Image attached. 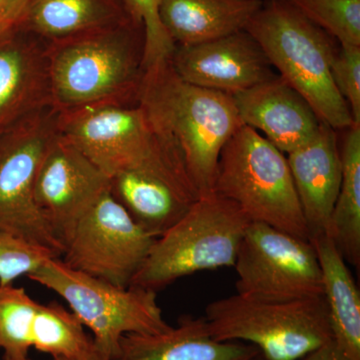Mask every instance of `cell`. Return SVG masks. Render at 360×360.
<instances>
[{
  "label": "cell",
  "instance_id": "1",
  "mask_svg": "<svg viewBox=\"0 0 360 360\" xmlns=\"http://www.w3.org/2000/svg\"><path fill=\"white\" fill-rule=\"evenodd\" d=\"M139 103L198 198L213 193L220 153L243 125L231 94L189 84L167 59L144 70Z\"/></svg>",
  "mask_w": 360,
  "mask_h": 360
},
{
  "label": "cell",
  "instance_id": "2",
  "mask_svg": "<svg viewBox=\"0 0 360 360\" xmlns=\"http://www.w3.org/2000/svg\"><path fill=\"white\" fill-rule=\"evenodd\" d=\"M143 53V26L131 18L47 42L52 106L63 112L137 103Z\"/></svg>",
  "mask_w": 360,
  "mask_h": 360
},
{
  "label": "cell",
  "instance_id": "3",
  "mask_svg": "<svg viewBox=\"0 0 360 360\" xmlns=\"http://www.w3.org/2000/svg\"><path fill=\"white\" fill-rule=\"evenodd\" d=\"M245 30L264 49L277 75L307 99L322 122L335 130L357 125L331 77L338 40L288 0H264Z\"/></svg>",
  "mask_w": 360,
  "mask_h": 360
},
{
  "label": "cell",
  "instance_id": "4",
  "mask_svg": "<svg viewBox=\"0 0 360 360\" xmlns=\"http://www.w3.org/2000/svg\"><path fill=\"white\" fill-rule=\"evenodd\" d=\"M213 193L236 203L251 222L310 241L288 158L257 130L241 125L225 143Z\"/></svg>",
  "mask_w": 360,
  "mask_h": 360
},
{
  "label": "cell",
  "instance_id": "5",
  "mask_svg": "<svg viewBox=\"0 0 360 360\" xmlns=\"http://www.w3.org/2000/svg\"><path fill=\"white\" fill-rule=\"evenodd\" d=\"M250 222L224 196H200L176 224L155 239L130 286L158 293L182 277L233 267Z\"/></svg>",
  "mask_w": 360,
  "mask_h": 360
},
{
  "label": "cell",
  "instance_id": "6",
  "mask_svg": "<svg viewBox=\"0 0 360 360\" xmlns=\"http://www.w3.org/2000/svg\"><path fill=\"white\" fill-rule=\"evenodd\" d=\"M213 338L253 345L266 360H300L333 340L324 296L264 300L236 295L206 307Z\"/></svg>",
  "mask_w": 360,
  "mask_h": 360
},
{
  "label": "cell",
  "instance_id": "7",
  "mask_svg": "<svg viewBox=\"0 0 360 360\" xmlns=\"http://www.w3.org/2000/svg\"><path fill=\"white\" fill-rule=\"evenodd\" d=\"M63 297L84 328L97 352L115 360L127 335H155L172 326L163 317L158 293L136 286L122 288L49 258L27 276Z\"/></svg>",
  "mask_w": 360,
  "mask_h": 360
},
{
  "label": "cell",
  "instance_id": "8",
  "mask_svg": "<svg viewBox=\"0 0 360 360\" xmlns=\"http://www.w3.org/2000/svg\"><path fill=\"white\" fill-rule=\"evenodd\" d=\"M58 127L59 134L110 177L150 165H169L186 175L139 101L58 112Z\"/></svg>",
  "mask_w": 360,
  "mask_h": 360
},
{
  "label": "cell",
  "instance_id": "9",
  "mask_svg": "<svg viewBox=\"0 0 360 360\" xmlns=\"http://www.w3.org/2000/svg\"><path fill=\"white\" fill-rule=\"evenodd\" d=\"M58 111L47 108L0 132V231L63 257V243L34 201L40 162L58 134Z\"/></svg>",
  "mask_w": 360,
  "mask_h": 360
},
{
  "label": "cell",
  "instance_id": "10",
  "mask_svg": "<svg viewBox=\"0 0 360 360\" xmlns=\"http://www.w3.org/2000/svg\"><path fill=\"white\" fill-rule=\"evenodd\" d=\"M236 293L264 300L323 295L321 265L311 241L262 222H250L233 264Z\"/></svg>",
  "mask_w": 360,
  "mask_h": 360
},
{
  "label": "cell",
  "instance_id": "11",
  "mask_svg": "<svg viewBox=\"0 0 360 360\" xmlns=\"http://www.w3.org/2000/svg\"><path fill=\"white\" fill-rule=\"evenodd\" d=\"M108 189L77 222L63 251L70 269L129 288L155 241Z\"/></svg>",
  "mask_w": 360,
  "mask_h": 360
},
{
  "label": "cell",
  "instance_id": "12",
  "mask_svg": "<svg viewBox=\"0 0 360 360\" xmlns=\"http://www.w3.org/2000/svg\"><path fill=\"white\" fill-rule=\"evenodd\" d=\"M110 184V177L58 131L40 162L33 194L63 248Z\"/></svg>",
  "mask_w": 360,
  "mask_h": 360
},
{
  "label": "cell",
  "instance_id": "13",
  "mask_svg": "<svg viewBox=\"0 0 360 360\" xmlns=\"http://www.w3.org/2000/svg\"><path fill=\"white\" fill-rule=\"evenodd\" d=\"M170 63L189 84L229 94L278 75L264 49L245 30L203 44L176 46Z\"/></svg>",
  "mask_w": 360,
  "mask_h": 360
},
{
  "label": "cell",
  "instance_id": "14",
  "mask_svg": "<svg viewBox=\"0 0 360 360\" xmlns=\"http://www.w3.org/2000/svg\"><path fill=\"white\" fill-rule=\"evenodd\" d=\"M110 191L135 224L155 238L176 224L198 198L186 175L167 165L118 172L110 177Z\"/></svg>",
  "mask_w": 360,
  "mask_h": 360
},
{
  "label": "cell",
  "instance_id": "15",
  "mask_svg": "<svg viewBox=\"0 0 360 360\" xmlns=\"http://www.w3.org/2000/svg\"><path fill=\"white\" fill-rule=\"evenodd\" d=\"M51 106L47 42L21 27L1 35L0 132Z\"/></svg>",
  "mask_w": 360,
  "mask_h": 360
},
{
  "label": "cell",
  "instance_id": "16",
  "mask_svg": "<svg viewBox=\"0 0 360 360\" xmlns=\"http://www.w3.org/2000/svg\"><path fill=\"white\" fill-rule=\"evenodd\" d=\"M231 96L243 124L262 131L286 155L314 139L322 123L307 99L279 75Z\"/></svg>",
  "mask_w": 360,
  "mask_h": 360
},
{
  "label": "cell",
  "instance_id": "17",
  "mask_svg": "<svg viewBox=\"0 0 360 360\" xmlns=\"http://www.w3.org/2000/svg\"><path fill=\"white\" fill-rule=\"evenodd\" d=\"M286 158L310 240L328 234L342 169L336 130L322 122L314 139Z\"/></svg>",
  "mask_w": 360,
  "mask_h": 360
},
{
  "label": "cell",
  "instance_id": "18",
  "mask_svg": "<svg viewBox=\"0 0 360 360\" xmlns=\"http://www.w3.org/2000/svg\"><path fill=\"white\" fill-rule=\"evenodd\" d=\"M259 354L248 343L215 340L205 317L182 315L165 333L123 336L115 360H252Z\"/></svg>",
  "mask_w": 360,
  "mask_h": 360
},
{
  "label": "cell",
  "instance_id": "19",
  "mask_svg": "<svg viewBox=\"0 0 360 360\" xmlns=\"http://www.w3.org/2000/svg\"><path fill=\"white\" fill-rule=\"evenodd\" d=\"M264 0H161L160 18L176 46L243 32Z\"/></svg>",
  "mask_w": 360,
  "mask_h": 360
},
{
  "label": "cell",
  "instance_id": "20",
  "mask_svg": "<svg viewBox=\"0 0 360 360\" xmlns=\"http://www.w3.org/2000/svg\"><path fill=\"white\" fill-rule=\"evenodd\" d=\"M321 265L333 340L352 360H360V293L347 262L328 234L311 238Z\"/></svg>",
  "mask_w": 360,
  "mask_h": 360
},
{
  "label": "cell",
  "instance_id": "21",
  "mask_svg": "<svg viewBox=\"0 0 360 360\" xmlns=\"http://www.w3.org/2000/svg\"><path fill=\"white\" fill-rule=\"evenodd\" d=\"M130 18L123 0H30L20 27L51 42Z\"/></svg>",
  "mask_w": 360,
  "mask_h": 360
},
{
  "label": "cell",
  "instance_id": "22",
  "mask_svg": "<svg viewBox=\"0 0 360 360\" xmlns=\"http://www.w3.org/2000/svg\"><path fill=\"white\" fill-rule=\"evenodd\" d=\"M341 181L328 236L347 264L360 265V125L345 129L340 146Z\"/></svg>",
  "mask_w": 360,
  "mask_h": 360
},
{
  "label": "cell",
  "instance_id": "23",
  "mask_svg": "<svg viewBox=\"0 0 360 360\" xmlns=\"http://www.w3.org/2000/svg\"><path fill=\"white\" fill-rule=\"evenodd\" d=\"M39 302L22 288L0 285V349L4 360L26 359L32 348V323Z\"/></svg>",
  "mask_w": 360,
  "mask_h": 360
},
{
  "label": "cell",
  "instance_id": "24",
  "mask_svg": "<svg viewBox=\"0 0 360 360\" xmlns=\"http://www.w3.org/2000/svg\"><path fill=\"white\" fill-rule=\"evenodd\" d=\"M340 44L360 46V0H288Z\"/></svg>",
  "mask_w": 360,
  "mask_h": 360
},
{
  "label": "cell",
  "instance_id": "25",
  "mask_svg": "<svg viewBox=\"0 0 360 360\" xmlns=\"http://www.w3.org/2000/svg\"><path fill=\"white\" fill-rule=\"evenodd\" d=\"M127 13L144 28L143 70L172 58L176 45L161 25V0H123Z\"/></svg>",
  "mask_w": 360,
  "mask_h": 360
},
{
  "label": "cell",
  "instance_id": "26",
  "mask_svg": "<svg viewBox=\"0 0 360 360\" xmlns=\"http://www.w3.org/2000/svg\"><path fill=\"white\" fill-rule=\"evenodd\" d=\"M52 257H58L44 248L0 231V285H9L21 276H30Z\"/></svg>",
  "mask_w": 360,
  "mask_h": 360
},
{
  "label": "cell",
  "instance_id": "27",
  "mask_svg": "<svg viewBox=\"0 0 360 360\" xmlns=\"http://www.w3.org/2000/svg\"><path fill=\"white\" fill-rule=\"evenodd\" d=\"M330 72L355 124L360 125V46L338 44L331 59Z\"/></svg>",
  "mask_w": 360,
  "mask_h": 360
},
{
  "label": "cell",
  "instance_id": "28",
  "mask_svg": "<svg viewBox=\"0 0 360 360\" xmlns=\"http://www.w3.org/2000/svg\"><path fill=\"white\" fill-rule=\"evenodd\" d=\"M30 0H0V37L20 27Z\"/></svg>",
  "mask_w": 360,
  "mask_h": 360
},
{
  "label": "cell",
  "instance_id": "29",
  "mask_svg": "<svg viewBox=\"0 0 360 360\" xmlns=\"http://www.w3.org/2000/svg\"><path fill=\"white\" fill-rule=\"evenodd\" d=\"M300 360H352L347 356L340 347L335 342V340H330L321 347L315 348L312 352Z\"/></svg>",
  "mask_w": 360,
  "mask_h": 360
},
{
  "label": "cell",
  "instance_id": "30",
  "mask_svg": "<svg viewBox=\"0 0 360 360\" xmlns=\"http://www.w3.org/2000/svg\"><path fill=\"white\" fill-rule=\"evenodd\" d=\"M20 360H32L30 359V357H26V359H22ZM51 360H108L103 356L101 352H97V349L94 350V352H90V354L84 355V356L79 357H52Z\"/></svg>",
  "mask_w": 360,
  "mask_h": 360
},
{
  "label": "cell",
  "instance_id": "31",
  "mask_svg": "<svg viewBox=\"0 0 360 360\" xmlns=\"http://www.w3.org/2000/svg\"><path fill=\"white\" fill-rule=\"evenodd\" d=\"M252 360H266L264 359V356H262V354H258L257 357H255V359H253Z\"/></svg>",
  "mask_w": 360,
  "mask_h": 360
}]
</instances>
